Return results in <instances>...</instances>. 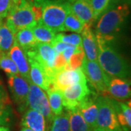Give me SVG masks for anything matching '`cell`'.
I'll use <instances>...</instances> for the list:
<instances>
[{"label": "cell", "mask_w": 131, "mask_h": 131, "mask_svg": "<svg viewBox=\"0 0 131 131\" xmlns=\"http://www.w3.org/2000/svg\"><path fill=\"white\" fill-rule=\"evenodd\" d=\"M97 61L108 77L127 79L130 76V68L127 61L115 50L112 42L97 37Z\"/></svg>", "instance_id": "6da1fadb"}, {"label": "cell", "mask_w": 131, "mask_h": 131, "mask_svg": "<svg viewBox=\"0 0 131 131\" xmlns=\"http://www.w3.org/2000/svg\"><path fill=\"white\" fill-rule=\"evenodd\" d=\"M130 5L121 2L113 5L97 20L95 36L112 42L121 31L130 13Z\"/></svg>", "instance_id": "7a4b0ae2"}, {"label": "cell", "mask_w": 131, "mask_h": 131, "mask_svg": "<svg viewBox=\"0 0 131 131\" xmlns=\"http://www.w3.org/2000/svg\"><path fill=\"white\" fill-rule=\"evenodd\" d=\"M42 9L36 0H20L10 11L5 22L14 34L26 28H33L41 20Z\"/></svg>", "instance_id": "3957f363"}, {"label": "cell", "mask_w": 131, "mask_h": 131, "mask_svg": "<svg viewBox=\"0 0 131 131\" xmlns=\"http://www.w3.org/2000/svg\"><path fill=\"white\" fill-rule=\"evenodd\" d=\"M42 9L40 21L54 32H63L66 16L69 11V3L63 0H36Z\"/></svg>", "instance_id": "277c9868"}, {"label": "cell", "mask_w": 131, "mask_h": 131, "mask_svg": "<svg viewBox=\"0 0 131 131\" xmlns=\"http://www.w3.org/2000/svg\"><path fill=\"white\" fill-rule=\"evenodd\" d=\"M97 103L96 127L108 131H123L118 122L112 99L104 95H98Z\"/></svg>", "instance_id": "5b68a950"}, {"label": "cell", "mask_w": 131, "mask_h": 131, "mask_svg": "<svg viewBox=\"0 0 131 131\" xmlns=\"http://www.w3.org/2000/svg\"><path fill=\"white\" fill-rule=\"evenodd\" d=\"M81 69L86 79H88V82L95 90L102 94V95L107 96L109 77L101 69L98 61H90L84 56Z\"/></svg>", "instance_id": "8992f818"}, {"label": "cell", "mask_w": 131, "mask_h": 131, "mask_svg": "<svg viewBox=\"0 0 131 131\" xmlns=\"http://www.w3.org/2000/svg\"><path fill=\"white\" fill-rule=\"evenodd\" d=\"M28 108L42 114L47 122L52 124L55 116L51 112L47 94L44 90L31 82L29 83L27 96V108Z\"/></svg>", "instance_id": "52a82bcc"}, {"label": "cell", "mask_w": 131, "mask_h": 131, "mask_svg": "<svg viewBox=\"0 0 131 131\" xmlns=\"http://www.w3.org/2000/svg\"><path fill=\"white\" fill-rule=\"evenodd\" d=\"M8 87L12 98L19 112H24L27 108V96L29 90V82L18 74L8 77Z\"/></svg>", "instance_id": "ba28073f"}, {"label": "cell", "mask_w": 131, "mask_h": 131, "mask_svg": "<svg viewBox=\"0 0 131 131\" xmlns=\"http://www.w3.org/2000/svg\"><path fill=\"white\" fill-rule=\"evenodd\" d=\"M91 93L88 82H82L72 84L62 91L63 106L66 111L77 108L84 98Z\"/></svg>", "instance_id": "9c48e42d"}, {"label": "cell", "mask_w": 131, "mask_h": 131, "mask_svg": "<svg viewBox=\"0 0 131 131\" xmlns=\"http://www.w3.org/2000/svg\"><path fill=\"white\" fill-rule=\"evenodd\" d=\"M82 82H88L81 68L67 70L62 69L57 71L52 79V85L57 89L63 91L72 84Z\"/></svg>", "instance_id": "30bf717a"}, {"label": "cell", "mask_w": 131, "mask_h": 131, "mask_svg": "<svg viewBox=\"0 0 131 131\" xmlns=\"http://www.w3.org/2000/svg\"><path fill=\"white\" fill-rule=\"evenodd\" d=\"M97 97L98 95L91 92L77 106L80 114L92 130L96 128V119L98 115Z\"/></svg>", "instance_id": "8fae6325"}, {"label": "cell", "mask_w": 131, "mask_h": 131, "mask_svg": "<svg viewBox=\"0 0 131 131\" xmlns=\"http://www.w3.org/2000/svg\"><path fill=\"white\" fill-rule=\"evenodd\" d=\"M130 81L128 79L110 77L108 84L107 97L112 96L117 101H125L130 98Z\"/></svg>", "instance_id": "7c38bea8"}, {"label": "cell", "mask_w": 131, "mask_h": 131, "mask_svg": "<svg viewBox=\"0 0 131 131\" xmlns=\"http://www.w3.org/2000/svg\"><path fill=\"white\" fill-rule=\"evenodd\" d=\"M28 60L30 66L29 77L31 83L39 87L45 91L47 90L52 84L45 69L39 63L32 58H28Z\"/></svg>", "instance_id": "4fadbf2b"}, {"label": "cell", "mask_w": 131, "mask_h": 131, "mask_svg": "<svg viewBox=\"0 0 131 131\" xmlns=\"http://www.w3.org/2000/svg\"><path fill=\"white\" fill-rule=\"evenodd\" d=\"M69 8L71 13L84 24V26H92L95 21L90 0H77L69 3Z\"/></svg>", "instance_id": "5bb4252c"}, {"label": "cell", "mask_w": 131, "mask_h": 131, "mask_svg": "<svg viewBox=\"0 0 131 131\" xmlns=\"http://www.w3.org/2000/svg\"><path fill=\"white\" fill-rule=\"evenodd\" d=\"M82 34V46L84 56L90 61H97L98 58V44L95 34L92 26H84Z\"/></svg>", "instance_id": "9a60e30c"}, {"label": "cell", "mask_w": 131, "mask_h": 131, "mask_svg": "<svg viewBox=\"0 0 131 131\" xmlns=\"http://www.w3.org/2000/svg\"><path fill=\"white\" fill-rule=\"evenodd\" d=\"M8 55L16 66L19 74L31 82L29 77L30 66L28 58L25 52L19 47L16 42H15L13 46L8 51Z\"/></svg>", "instance_id": "2e32d148"}, {"label": "cell", "mask_w": 131, "mask_h": 131, "mask_svg": "<svg viewBox=\"0 0 131 131\" xmlns=\"http://www.w3.org/2000/svg\"><path fill=\"white\" fill-rule=\"evenodd\" d=\"M22 127H26L33 131H47V120L42 114L31 108H26L21 119Z\"/></svg>", "instance_id": "e0dca14e"}, {"label": "cell", "mask_w": 131, "mask_h": 131, "mask_svg": "<svg viewBox=\"0 0 131 131\" xmlns=\"http://www.w3.org/2000/svg\"><path fill=\"white\" fill-rule=\"evenodd\" d=\"M15 42L25 52L33 50L38 42L33 34L31 28H23L15 34Z\"/></svg>", "instance_id": "ac0fdd59"}, {"label": "cell", "mask_w": 131, "mask_h": 131, "mask_svg": "<svg viewBox=\"0 0 131 131\" xmlns=\"http://www.w3.org/2000/svg\"><path fill=\"white\" fill-rule=\"evenodd\" d=\"M13 118L11 101L7 93L0 88V126L9 125Z\"/></svg>", "instance_id": "d6986e66"}, {"label": "cell", "mask_w": 131, "mask_h": 131, "mask_svg": "<svg viewBox=\"0 0 131 131\" xmlns=\"http://www.w3.org/2000/svg\"><path fill=\"white\" fill-rule=\"evenodd\" d=\"M46 92L50 107L53 115L57 116L62 114L63 112L62 91L57 89L53 85H51L49 89L46 90Z\"/></svg>", "instance_id": "ffe728a7"}, {"label": "cell", "mask_w": 131, "mask_h": 131, "mask_svg": "<svg viewBox=\"0 0 131 131\" xmlns=\"http://www.w3.org/2000/svg\"><path fill=\"white\" fill-rule=\"evenodd\" d=\"M33 34L38 43H47L51 45L56 40V33L46 26L39 20L31 28Z\"/></svg>", "instance_id": "44dd1931"}, {"label": "cell", "mask_w": 131, "mask_h": 131, "mask_svg": "<svg viewBox=\"0 0 131 131\" xmlns=\"http://www.w3.org/2000/svg\"><path fill=\"white\" fill-rule=\"evenodd\" d=\"M67 112L69 115V131H93L85 122L77 108Z\"/></svg>", "instance_id": "7402d4cb"}, {"label": "cell", "mask_w": 131, "mask_h": 131, "mask_svg": "<svg viewBox=\"0 0 131 131\" xmlns=\"http://www.w3.org/2000/svg\"><path fill=\"white\" fill-rule=\"evenodd\" d=\"M15 43V34L5 22L0 24V50L7 52Z\"/></svg>", "instance_id": "603a6c76"}, {"label": "cell", "mask_w": 131, "mask_h": 131, "mask_svg": "<svg viewBox=\"0 0 131 131\" xmlns=\"http://www.w3.org/2000/svg\"><path fill=\"white\" fill-rule=\"evenodd\" d=\"M120 0H90V5L93 13L94 21H96L98 18L109 9L113 5L116 4Z\"/></svg>", "instance_id": "cb8c5ba5"}, {"label": "cell", "mask_w": 131, "mask_h": 131, "mask_svg": "<svg viewBox=\"0 0 131 131\" xmlns=\"http://www.w3.org/2000/svg\"><path fill=\"white\" fill-rule=\"evenodd\" d=\"M65 31H71L76 34H81L84 27V24L76 15L71 13L70 10L66 16L63 24Z\"/></svg>", "instance_id": "d4e9b609"}, {"label": "cell", "mask_w": 131, "mask_h": 131, "mask_svg": "<svg viewBox=\"0 0 131 131\" xmlns=\"http://www.w3.org/2000/svg\"><path fill=\"white\" fill-rule=\"evenodd\" d=\"M69 115L66 111L55 116L52 122L50 131H69Z\"/></svg>", "instance_id": "484cf974"}, {"label": "cell", "mask_w": 131, "mask_h": 131, "mask_svg": "<svg viewBox=\"0 0 131 131\" xmlns=\"http://www.w3.org/2000/svg\"><path fill=\"white\" fill-rule=\"evenodd\" d=\"M0 69L5 71L7 75L13 76L18 74L17 67L13 60L9 58L7 52L0 50Z\"/></svg>", "instance_id": "4316f807"}, {"label": "cell", "mask_w": 131, "mask_h": 131, "mask_svg": "<svg viewBox=\"0 0 131 131\" xmlns=\"http://www.w3.org/2000/svg\"><path fill=\"white\" fill-rule=\"evenodd\" d=\"M56 40L59 42H63L67 45H69L74 47H82V38L81 36L78 34H63V33H58L56 34Z\"/></svg>", "instance_id": "83f0119b"}, {"label": "cell", "mask_w": 131, "mask_h": 131, "mask_svg": "<svg viewBox=\"0 0 131 131\" xmlns=\"http://www.w3.org/2000/svg\"><path fill=\"white\" fill-rule=\"evenodd\" d=\"M84 58V53L83 50L82 49L79 50L70 57L69 60L67 62V63L66 64L65 67L63 69H67V70H73V69L81 68Z\"/></svg>", "instance_id": "f1b7e54d"}, {"label": "cell", "mask_w": 131, "mask_h": 131, "mask_svg": "<svg viewBox=\"0 0 131 131\" xmlns=\"http://www.w3.org/2000/svg\"><path fill=\"white\" fill-rule=\"evenodd\" d=\"M15 5L13 0H0V20L7 18Z\"/></svg>", "instance_id": "f546056e"}, {"label": "cell", "mask_w": 131, "mask_h": 131, "mask_svg": "<svg viewBox=\"0 0 131 131\" xmlns=\"http://www.w3.org/2000/svg\"><path fill=\"white\" fill-rule=\"evenodd\" d=\"M119 106L121 108L122 114L126 119V121L129 126L131 127V108L130 101H129V103H124V102H119Z\"/></svg>", "instance_id": "4dcf8cb0"}, {"label": "cell", "mask_w": 131, "mask_h": 131, "mask_svg": "<svg viewBox=\"0 0 131 131\" xmlns=\"http://www.w3.org/2000/svg\"><path fill=\"white\" fill-rule=\"evenodd\" d=\"M0 131H10V130L7 127L0 126Z\"/></svg>", "instance_id": "1f68e13d"}, {"label": "cell", "mask_w": 131, "mask_h": 131, "mask_svg": "<svg viewBox=\"0 0 131 131\" xmlns=\"http://www.w3.org/2000/svg\"><path fill=\"white\" fill-rule=\"evenodd\" d=\"M20 131H33V130H31L30 128H28V127H23L21 128Z\"/></svg>", "instance_id": "d6a6232c"}, {"label": "cell", "mask_w": 131, "mask_h": 131, "mask_svg": "<svg viewBox=\"0 0 131 131\" xmlns=\"http://www.w3.org/2000/svg\"><path fill=\"white\" fill-rule=\"evenodd\" d=\"M122 2H123V3H125V4H127V5H130V2L131 0H120Z\"/></svg>", "instance_id": "836d02e7"}, {"label": "cell", "mask_w": 131, "mask_h": 131, "mask_svg": "<svg viewBox=\"0 0 131 131\" xmlns=\"http://www.w3.org/2000/svg\"><path fill=\"white\" fill-rule=\"evenodd\" d=\"M93 131H108V130H103V129H101V128L96 127V128H95Z\"/></svg>", "instance_id": "e575fe53"}, {"label": "cell", "mask_w": 131, "mask_h": 131, "mask_svg": "<svg viewBox=\"0 0 131 131\" xmlns=\"http://www.w3.org/2000/svg\"><path fill=\"white\" fill-rule=\"evenodd\" d=\"M64 2H68V3H72V2H74L75 1H77V0H63Z\"/></svg>", "instance_id": "d590c367"}, {"label": "cell", "mask_w": 131, "mask_h": 131, "mask_svg": "<svg viewBox=\"0 0 131 131\" xmlns=\"http://www.w3.org/2000/svg\"><path fill=\"white\" fill-rule=\"evenodd\" d=\"M13 1H14L15 4L17 5H18V4L19 2H20V0H13Z\"/></svg>", "instance_id": "8d00e7d4"}, {"label": "cell", "mask_w": 131, "mask_h": 131, "mask_svg": "<svg viewBox=\"0 0 131 131\" xmlns=\"http://www.w3.org/2000/svg\"><path fill=\"white\" fill-rule=\"evenodd\" d=\"M2 20H0V24H2Z\"/></svg>", "instance_id": "74e56055"}, {"label": "cell", "mask_w": 131, "mask_h": 131, "mask_svg": "<svg viewBox=\"0 0 131 131\" xmlns=\"http://www.w3.org/2000/svg\"><path fill=\"white\" fill-rule=\"evenodd\" d=\"M0 88H1V84H0Z\"/></svg>", "instance_id": "f35d334b"}]
</instances>
